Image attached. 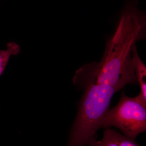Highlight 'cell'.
<instances>
[{
	"mask_svg": "<svg viewBox=\"0 0 146 146\" xmlns=\"http://www.w3.org/2000/svg\"><path fill=\"white\" fill-rule=\"evenodd\" d=\"M138 0H127L116 31L106 45L100 62L84 65L86 75L98 84L117 92L128 84L137 83L132 50L137 41L145 39L146 13L139 10Z\"/></svg>",
	"mask_w": 146,
	"mask_h": 146,
	"instance_id": "cell-1",
	"label": "cell"
},
{
	"mask_svg": "<svg viewBox=\"0 0 146 146\" xmlns=\"http://www.w3.org/2000/svg\"><path fill=\"white\" fill-rule=\"evenodd\" d=\"M84 93L75 120L71 128L68 146H86L95 137L109 110L116 89L84 80L73 82Z\"/></svg>",
	"mask_w": 146,
	"mask_h": 146,
	"instance_id": "cell-2",
	"label": "cell"
},
{
	"mask_svg": "<svg viewBox=\"0 0 146 146\" xmlns=\"http://www.w3.org/2000/svg\"><path fill=\"white\" fill-rule=\"evenodd\" d=\"M118 128L123 135L135 139L146 130V106L137 97L130 98L123 93L118 104L108 110L102 127Z\"/></svg>",
	"mask_w": 146,
	"mask_h": 146,
	"instance_id": "cell-3",
	"label": "cell"
},
{
	"mask_svg": "<svg viewBox=\"0 0 146 146\" xmlns=\"http://www.w3.org/2000/svg\"><path fill=\"white\" fill-rule=\"evenodd\" d=\"M88 146H141L135 139L119 133L117 131L107 128L104 131L103 138L101 141L92 138Z\"/></svg>",
	"mask_w": 146,
	"mask_h": 146,
	"instance_id": "cell-4",
	"label": "cell"
},
{
	"mask_svg": "<svg viewBox=\"0 0 146 146\" xmlns=\"http://www.w3.org/2000/svg\"><path fill=\"white\" fill-rule=\"evenodd\" d=\"M132 57L135 75L141 87V92L136 97L146 106V67L138 55L136 46L132 50Z\"/></svg>",
	"mask_w": 146,
	"mask_h": 146,
	"instance_id": "cell-5",
	"label": "cell"
},
{
	"mask_svg": "<svg viewBox=\"0 0 146 146\" xmlns=\"http://www.w3.org/2000/svg\"><path fill=\"white\" fill-rule=\"evenodd\" d=\"M20 50L18 45L11 42L8 44L6 50H0V76L4 70L11 56L18 54Z\"/></svg>",
	"mask_w": 146,
	"mask_h": 146,
	"instance_id": "cell-6",
	"label": "cell"
}]
</instances>
